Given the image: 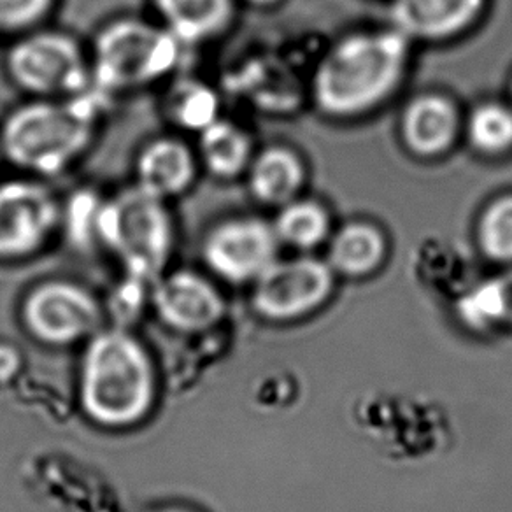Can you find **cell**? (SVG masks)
Returning a JSON list of instances; mask_svg holds the SVG:
<instances>
[{
	"label": "cell",
	"mask_w": 512,
	"mask_h": 512,
	"mask_svg": "<svg viewBox=\"0 0 512 512\" xmlns=\"http://www.w3.org/2000/svg\"><path fill=\"white\" fill-rule=\"evenodd\" d=\"M304 169L292 151L271 148L260 153L249 167V188L265 204H288L299 192Z\"/></svg>",
	"instance_id": "obj_16"
},
{
	"label": "cell",
	"mask_w": 512,
	"mask_h": 512,
	"mask_svg": "<svg viewBox=\"0 0 512 512\" xmlns=\"http://www.w3.org/2000/svg\"><path fill=\"white\" fill-rule=\"evenodd\" d=\"M183 43L167 27L123 18L100 30L93 44V88L104 95L137 90L169 76Z\"/></svg>",
	"instance_id": "obj_4"
},
{
	"label": "cell",
	"mask_w": 512,
	"mask_h": 512,
	"mask_svg": "<svg viewBox=\"0 0 512 512\" xmlns=\"http://www.w3.org/2000/svg\"><path fill=\"white\" fill-rule=\"evenodd\" d=\"M235 0H153L164 27L183 44L220 36L234 18Z\"/></svg>",
	"instance_id": "obj_14"
},
{
	"label": "cell",
	"mask_w": 512,
	"mask_h": 512,
	"mask_svg": "<svg viewBox=\"0 0 512 512\" xmlns=\"http://www.w3.org/2000/svg\"><path fill=\"white\" fill-rule=\"evenodd\" d=\"M484 0H393V20L404 36L442 39L476 20Z\"/></svg>",
	"instance_id": "obj_13"
},
{
	"label": "cell",
	"mask_w": 512,
	"mask_h": 512,
	"mask_svg": "<svg viewBox=\"0 0 512 512\" xmlns=\"http://www.w3.org/2000/svg\"><path fill=\"white\" fill-rule=\"evenodd\" d=\"M484 253L495 260H512V195L488 207L479 225Z\"/></svg>",
	"instance_id": "obj_22"
},
{
	"label": "cell",
	"mask_w": 512,
	"mask_h": 512,
	"mask_svg": "<svg viewBox=\"0 0 512 512\" xmlns=\"http://www.w3.org/2000/svg\"><path fill=\"white\" fill-rule=\"evenodd\" d=\"M199 136L200 160L213 176L230 179L248 169L251 143L244 130L232 121L218 118Z\"/></svg>",
	"instance_id": "obj_17"
},
{
	"label": "cell",
	"mask_w": 512,
	"mask_h": 512,
	"mask_svg": "<svg viewBox=\"0 0 512 512\" xmlns=\"http://www.w3.org/2000/svg\"><path fill=\"white\" fill-rule=\"evenodd\" d=\"M71 206L67 209L69 213V227L74 239H95V225H97V214H99L102 200L97 199L93 193H76ZM97 241V239H95Z\"/></svg>",
	"instance_id": "obj_24"
},
{
	"label": "cell",
	"mask_w": 512,
	"mask_h": 512,
	"mask_svg": "<svg viewBox=\"0 0 512 512\" xmlns=\"http://www.w3.org/2000/svg\"><path fill=\"white\" fill-rule=\"evenodd\" d=\"M0 157H2V150H0Z\"/></svg>",
	"instance_id": "obj_29"
},
{
	"label": "cell",
	"mask_w": 512,
	"mask_h": 512,
	"mask_svg": "<svg viewBox=\"0 0 512 512\" xmlns=\"http://www.w3.org/2000/svg\"><path fill=\"white\" fill-rule=\"evenodd\" d=\"M95 239L136 279L157 278L171 258L176 230L165 200L134 185L102 200Z\"/></svg>",
	"instance_id": "obj_3"
},
{
	"label": "cell",
	"mask_w": 512,
	"mask_h": 512,
	"mask_svg": "<svg viewBox=\"0 0 512 512\" xmlns=\"http://www.w3.org/2000/svg\"><path fill=\"white\" fill-rule=\"evenodd\" d=\"M384 241L376 228L365 223H353L335 235L330 260L335 269L346 274L372 271L383 258Z\"/></svg>",
	"instance_id": "obj_18"
},
{
	"label": "cell",
	"mask_w": 512,
	"mask_h": 512,
	"mask_svg": "<svg viewBox=\"0 0 512 512\" xmlns=\"http://www.w3.org/2000/svg\"><path fill=\"white\" fill-rule=\"evenodd\" d=\"M251 4H256V6H265V4H272V2H276V0H249Z\"/></svg>",
	"instance_id": "obj_27"
},
{
	"label": "cell",
	"mask_w": 512,
	"mask_h": 512,
	"mask_svg": "<svg viewBox=\"0 0 512 512\" xmlns=\"http://www.w3.org/2000/svg\"><path fill=\"white\" fill-rule=\"evenodd\" d=\"M255 281L256 309L271 318L306 313L318 306L332 288L327 265L311 258L274 262Z\"/></svg>",
	"instance_id": "obj_9"
},
{
	"label": "cell",
	"mask_w": 512,
	"mask_h": 512,
	"mask_svg": "<svg viewBox=\"0 0 512 512\" xmlns=\"http://www.w3.org/2000/svg\"><path fill=\"white\" fill-rule=\"evenodd\" d=\"M402 130L411 150L420 155H439L455 141L456 109L439 95H425L407 107Z\"/></svg>",
	"instance_id": "obj_15"
},
{
	"label": "cell",
	"mask_w": 512,
	"mask_h": 512,
	"mask_svg": "<svg viewBox=\"0 0 512 512\" xmlns=\"http://www.w3.org/2000/svg\"><path fill=\"white\" fill-rule=\"evenodd\" d=\"M62 223V209L46 186L30 179L0 183V260L34 255Z\"/></svg>",
	"instance_id": "obj_7"
},
{
	"label": "cell",
	"mask_w": 512,
	"mask_h": 512,
	"mask_svg": "<svg viewBox=\"0 0 512 512\" xmlns=\"http://www.w3.org/2000/svg\"><path fill=\"white\" fill-rule=\"evenodd\" d=\"M30 330L44 341L69 342L88 334L99 321V307L90 293L71 283L39 286L25 304Z\"/></svg>",
	"instance_id": "obj_10"
},
{
	"label": "cell",
	"mask_w": 512,
	"mask_h": 512,
	"mask_svg": "<svg viewBox=\"0 0 512 512\" xmlns=\"http://www.w3.org/2000/svg\"><path fill=\"white\" fill-rule=\"evenodd\" d=\"M8 74L23 92L37 99H62L90 90L92 67L74 37L36 32L8 53Z\"/></svg>",
	"instance_id": "obj_6"
},
{
	"label": "cell",
	"mask_w": 512,
	"mask_h": 512,
	"mask_svg": "<svg viewBox=\"0 0 512 512\" xmlns=\"http://www.w3.org/2000/svg\"><path fill=\"white\" fill-rule=\"evenodd\" d=\"M97 88L62 99H37L16 107L0 128V150L18 169L55 176L92 146L106 107Z\"/></svg>",
	"instance_id": "obj_1"
},
{
	"label": "cell",
	"mask_w": 512,
	"mask_h": 512,
	"mask_svg": "<svg viewBox=\"0 0 512 512\" xmlns=\"http://www.w3.org/2000/svg\"><path fill=\"white\" fill-rule=\"evenodd\" d=\"M155 306L165 323L179 330H204L218 320L223 302L211 283L195 272L179 271L162 279Z\"/></svg>",
	"instance_id": "obj_11"
},
{
	"label": "cell",
	"mask_w": 512,
	"mask_h": 512,
	"mask_svg": "<svg viewBox=\"0 0 512 512\" xmlns=\"http://www.w3.org/2000/svg\"><path fill=\"white\" fill-rule=\"evenodd\" d=\"M220 100L218 95L200 81H179L167 97V113L178 127L202 132L218 120Z\"/></svg>",
	"instance_id": "obj_19"
},
{
	"label": "cell",
	"mask_w": 512,
	"mask_h": 512,
	"mask_svg": "<svg viewBox=\"0 0 512 512\" xmlns=\"http://www.w3.org/2000/svg\"><path fill=\"white\" fill-rule=\"evenodd\" d=\"M195 178L197 158L174 137L151 141L137 157L136 185L165 202L188 192Z\"/></svg>",
	"instance_id": "obj_12"
},
{
	"label": "cell",
	"mask_w": 512,
	"mask_h": 512,
	"mask_svg": "<svg viewBox=\"0 0 512 512\" xmlns=\"http://www.w3.org/2000/svg\"><path fill=\"white\" fill-rule=\"evenodd\" d=\"M279 241L297 248H313L328 234V216L313 202L286 204L274 225Z\"/></svg>",
	"instance_id": "obj_20"
},
{
	"label": "cell",
	"mask_w": 512,
	"mask_h": 512,
	"mask_svg": "<svg viewBox=\"0 0 512 512\" xmlns=\"http://www.w3.org/2000/svg\"><path fill=\"white\" fill-rule=\"evenodd\" d=\"M495 299H497L498 323L509 321L512 323V272L505 276L491 279Z\"/></svg>",
	"instance_id": "obj_25"
},
{
	"label": "cell",
	"mask_w": 512,
	"mask_h": 512,
	"mask_svg": "<svg viewBox=\"0 0 512 512\" xmlns=\"http://www.w3.org/2000/svg\"><path fill=\"white\" fill-rule=\"evenodd\" d=\"M160 512H183V511H160Z\"/></svg>",
	"instance_id": "obj_28"
},
{
	"label": "cell",
	"mask_w": 512,
	"mask_h": 512,
	"mask_svg": "<svg viewBox=\"0 0 512 512\" xmlns=\"http://www.w3.org/2000/svg\"><path fill=\"white\" fill-rule=\"evenodd\" d=\"M83 404L106 425L139 420L151 404V367L143 348L111 332L93 341L83 369Z\"/></svg>",
	"instance_id": "obj_5"
},
{
	"label": "cell",
	"mask_w": 512,
	"mask_h": 512,
	"mask_svg": "<svg viewBox=\"0 0 512 512\" xmlns=\"http://www.w3.org/2000/svg\"><path fill=\"white\" fill-rule=\"evenodd\" d=\"M278 235L256 218L223 221L206 235L204 260L218 276L232 283L256 279L276 262Z\"/></svg>",
	"instance_id": "obj_8"
},
{
	"label": "cell",
	"mask_w": 512,
	"mask_h": 512,
	"mask_svg": "<svg viewBox=\"0 0 512 512\" xmlns=\"http://www.w3.org/2000/svg\"><path fill=\"white\" fill-rule=\"evenodd\" d=\"M470 143L484 153H502L512 146V111L498 104L479 107L470 116Z\"/></svg>",
	"instance_id": "obj_21"
},
{
	"label": "cell",
	"mask_w": 512,
	"mask_h": 512,
	"mask_svg": "<svg viewBox=\"0 0 512 512\" xmlns=\"http://www.w3.org/2000/svg\"><path fill=\"white\" fill-rule=\"evenodd\" d=\"M18 367H20V360H18L15 349L0 346V383L15 376Z\"/></svg>",
	"instance_id": "obj_26"
},
{
	"label": "cell",
	"mask_w": 512,
	"mask_h": 512,
	"mask_svg": "<svg viewBox=\"0 0 512 512\" xmlns=\"http://www.w3.org/2000/svg\"><path fill=\"white\" fill-rule=\"evenodd\" d=\"M55 0H0V32L15 34L36 27L50 15Z\"/></svg>",
	"instance_id": "obj_23"
},
{
	"label": "cell",
	"mask_w": 512,
	"mask_h": 512,
	"mask_svg": "<svg viewBox=\"0 0 512 512\" xmlns=\"http://www.w3.org/2000/svg\"><path fill=\"white\" fill-rule=\"evenodd\" d=\"M406 60V36L399 30L348 37L316 71V102L335 116L365 113L399 86Z\"/></svg>",
	"instance_id": "obj_2"
}]
</instances>
